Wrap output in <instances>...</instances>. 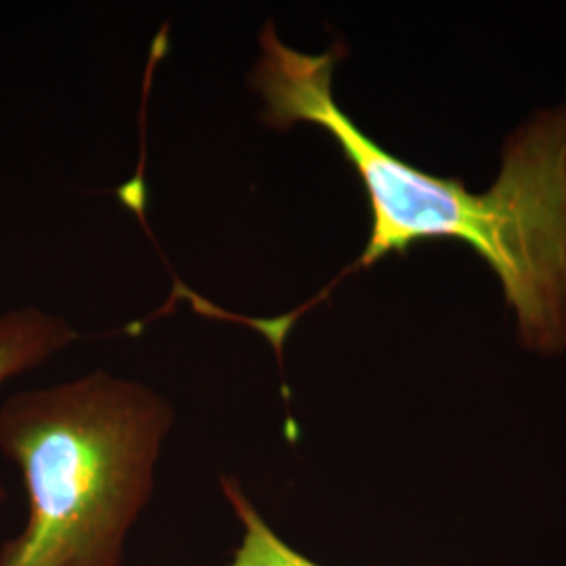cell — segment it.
<instances>
[{"label": "cell", "mask_w": 566, "mask_h": 566, "mask_svg": "<svg viewBox=\"0 0 566 566\" xmlns=\"http://www.w3.org/2000/svg\"><path fill=\"white\" fill-rule=\"evenodd\" d=\"M250 74L275 130L315 124L343 149L364 185L371 233L346 273L430 240H455L483 256L516 313L521 343L539 353L566 348V103L516 128L502 170L485 193L405 163L374 142L334 97L343 44L311 55L287 46L266 21Z\"/></svg>", "instance_id": "6da1fadb"}, {"label": "cell", "mask_w": 566, "mask_h": 566, "mask_svg": "<svg viewBox=\"0 0 566 566\" xmlns=\"http://www.w3.org/2000/svg\"><path fill=\"white\" fill-rule=\"evenodd\" d=\"M172 403L95 369L0 405V453L20 470L28 516L0 566H124L156 491Z\"/></svg>", "instance_id": "7a4b0ae2"}, {"label": "cell", "mask_w": 566, "mask_h": 566, "mask_svg": "<svg viewBox=\"0 0 566 566\" xmlns=\"http://www.w3.org/2000/svg\"><path fill=\"white\" fill-rule=\"evenodd\" d=\"M78 340V332L36 306L0 313V385L46 364L63 348ZM4 486L0 481V502Z\"/></svg>", "instance_id": "3957f363"}, {"label": "cell", "mask_w": 566, "mask_h": 566, "mask_svg": "<svg viewBox=\"0 0 566 566\" xmlns=\"http://www.w3.org/2000/svg\"><path fill=\"white\" fill-rule=\"evenodd\" d=\"M221 489L240 525V542L224 566H322L290 546L269 525L263 512L250 500L238 479L223 476Z\"/></svg>", "instance_id": "277c9868"}]
</instances>
